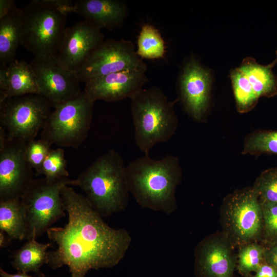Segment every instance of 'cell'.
<instances>
[{
  "instance_id": "obj_1",
  "label": "cell",
  "mask_w": 277,
  "mask_h": 277,
  "mask_svg": "<svg viewBox=\"0 0 277 277\" xmlns=\"http://www.w3.org/2000/svg\"><path fill=\"white\" fill-rule=\"evenodd\" d=\"M68 222L63 227H50L49 240L57 248L48 251L53 269L66 265L71 277H85L91 269L111 268L124 258L131 243L125 229L110 227L86 196L68 185L61 192Z\"/></svg>"
},
{
  "instance_id": "obj_2",
  "label": "cell",
  "mask_w": 277,
  "mask_h": 277,
  "mask_svg": "<svg viewBox=\"0 0 277 277\" xmlns=\"http://www.w3.org/2000/svg\"><path fill=\"white\" fill-rule=\"evenodd\" d=\"M126 175L129 192L141 207L167 214L176 210L175 190L181 176L176 157L155 160L144 154L126 166Z\"/></svg>"
},
{
  "instance_id": "obj_3",
  "label": "cell",
  "mask_w": 277,
  "mask_h": 277,
  "mask_svg": "<svg viewBox=\"0 0 277 277\" xmlns=\"http://www.w3.org/2000/svg\"><path fill=\"white\" fill-rule=\"evenodd\" d=\"M74 180L93 208L103 217L127 208L129 190L126 166L121 155L110 149L98 157Z\"/></svg>"
},
{
  "instance_id": "obj_4",
  "label": "cell",
  "mask_w": 277,
  "mask_h": 277,
  "mask_svg": "<svg viewBox=\"0 0 277 277\" xmlns=\"http://www.w3.org/2000/svg\"><path fill=\"white\" fill-rule=\"evenodd\" d=\"M135 142L148 155L156 144L168 141L177 125L173 105L157 87L142 89L131 99Z\"/></svg>"
},
{
  "instance_id": "obj_5",
  "label": "cell",
  "mask_w": 277,
  "mask_h": 277,
  "mask_svg": "<svg viewBox=\"0 0 277 277\" xmlns=\"http://www.w3.org/2000/svg\"><path fill=\"white\" fill-rule=\"evenodd\" d=\"M21 11L22 43L35 58H55L66 29L67 14L50 0H33Z\"/></svg>"
},
{
  "instance_id": "obj_6",
  "label": "cell",
  "mask_w": 277,
  "mask_h": 277,
  "mask_svg": "<svg viewBox=\"0 0 277 277\" xmlns=\"http://www.w3.org/2000/svg\"><path fill=\"white\" fill-rule=\"evenodd\" d=\"M220 214L221 231L235 248L251 242L261 243L263 213L253 187L235 191L226 197Z\"/></svg>"
},
{
  "instance_id": "obj_7",
  "label": "cell",
  "mask_w": 277,
  "mask_h": 277,
  "mask_svg": "<svg viewBox=\"0 0 277 277\" xmlns=\"http://www.w3.org/2000/svg\"><path fill=\"white\" fill-rule=\"evenodd\" d=\"M74 180L68 177L55 180L33 179L21 197L25 215L27 240H36L66 215L61 195L62 188L74 186Z\"/></svg>"
},
{
  "instance_id": "obj_8",
  "label": "cell",
  "mask_w": 277,
  "mask_h": 277,
  "mask_svg": "<svg viewBox=\"0 0 277 277\" xmlns=\"http://www.w3.org/2000/svg\"><path fill=\"white\" fill-rule=\"evenodd\" d=\"M93 103L83 91L77 97L56 105L44 123L41 138L61 148L77 147L88 135Z\"/></svg>"
},
{
  "instance_id": "obj_9",
  "label": "cell",
  "mask_w": 277,
  "mask_h": 277,
  "mask_svg": "<svg viewBox=\"0 0 277 277\" xmlns=\"http://www.w3.org/2000/svg\"><path fill=\"white\" fill-rule=\"evenodd\" d=\"M52 107L39 94L6 99L0 102V128L8 137L27 143L35 139Z\"/></svg>"
},
{
  "instance_id": "obj_10",
  "label": "cell",
  "mask_w": 277,
  "mask_h": 277,
  "mask_svg": "<svg viewBox=\"0 0 277 277\" xmlns=\"http://www.w3.org/2000/svg\"><path fill=\"white\" fill-rule=\"evenodd\" d=\"M134 44L125 39L104 40L75 72L81 82L130 69L146 68Z\"/></svg>"
},
{
  "instance_id": "obj_11",
  "label": "cell",
  "mask_w": 277,
  "mask_h": 277,
  "mask_svg": "<svg viewBox=\"0 0 277 277\" xmlns=\"http://www.w3.org/2000/svg\"><path fill=\"white\" fill-rule=\"evenodd\" d=\"M273 61L267 65L255 59L244 58L240 67L230 71L234 95L239 112L251 109L260 97H271L277 93V77L272 71Z\"/></svg>"
},
{
  "instance_id": "obj_12",
  "label": "cell",
  "mask_w": 277,
  "mask_h": 277,
  "mask_svg": "<svg viewBox=\"0 0 277 277\" xmlns=\"http://www.w3.org/2000/svg\"><path fill=\"white\" fill-rule=\"evenodd\" d=\"M26 143L8 137L0 128V202L20 199L33 180Z\"/></svg>"
},
{
  "instance_id": "obj_13",
  "label": "cell",
  "mask_w": 277,
  "mask_h": 277,
  "mask_svg": "<svg viewBox=\"0 0 277 277\" xmlns=\"http://www.w3.org/2000/svg\"><path fill=\"white\" fill-rule=\"evenodd\" d=\"M235 249L221 231L204 238L194 249L195 277H234L237 263Z\"/></svg>"
},
{
  "instance_id": "obj_14",
  "label": "cell",
  "mask_w": 277,
  "mask_h": 277,
  "mask_svg": "<svg viewBox=\"0 0 277 277\" xmlns=\"http://www.w3.org/2000/svg\"><path fill=\"white\" fill-rule=\"evenodd\" d=\"M30 64L36 75L41 94L53 108L83 92L76 73L61 66L55 58L34 57Z\"/></svg>"
},
{
  "instance_id": "obj_15",
  "label": "cell",
  "mask_w": 277,
  "mask_h": 277,
  "mask_svg": "<svg viewBox=\"0 0 277 277\" xmlns=\"http://www.w3.org/2000/svg\"><path fill=\"white\" fill-rule=\"evenodd\" d=\"M104 40L101 29L85 20L66 28L55 57L64 68L76 72Z\"/></svg>"
},
{
  "instance_id": "obj_16",
  "label": "cell",
  "mask_w": 277,
  "mask_h": 277,
  "mask_svg": "<svg viewBox=\"0 0 277 277\" xmlns=\"http://www.w3.org/2000/svg\"><path fill=\"white\" fill-rule=\"evenodd\" d=\"M180 99L187 111L201 121L209 104L211 76L208 70L194 57L185 63L179 78Z\"/></svg>"
},
{
  "instance_id": "obj_17",
  "label": "cell",
  "mask_w": 277,
  "mask_h": 277,
  "mask_svg": "<svg viewBox=\"0 0 277 277\" xmlns=\"http://www.w3.org/2000/svg\"><path fill=\"white\" fill-rule=\"evenodd\" d=\"M147 67L130 69L111 73L85 83L84 92L94 102H108L131 99L148 81Z\"/></svg>"
},
{
  "instance_id": "obj_18",
  "label": "cell",
  "mask_w": 277,
  "mask_h": 277,
  "mask_svg": "<svg viewBox=\"0 0 277 277\" xmlns=\"http://www.w3.org/2000/svg\"><path fill=\"white\" fill-rule=\"evenodd\" d=\"M73 12L101 30H112L122 27L128 9L121 0H77L74 2Z\"/></svg>"
},
{
  "instance_id": "obj_19",
  "label": "cell",
  "mask_w": 277,
  "mask_h": 277,
  "mask_svg": "<svg viewBox=\"0 0 277 277\" xmlns=\"http://www.w3.org/2000/svg\"><path fill=\"white\" fill-rule=\"evenodd\" d=\"M30 94H41L37 77L30 64L15 60L0 68V102Z\"/></svg>"
},
{
  "instance_id": "obj_20",
  "label": "cell",
  "mask_w": 277,
  "mask_h": 277,
  "mask_svg": "<svg viewBox=\"0 0 277 277\" xmlns=\"http://www.w3.org/2000/svg\"><path fill=\"white\" fill-rule=\"evenodd\" d=\"M21 9L16 7L0 18V68L15 60L18 47L22 43Z\"/></svg>"
},
{
  "instance_id": "obj_21",
  "label": "cell",
  "mask_w": 277,
  "mask_h": 277,
  "mask_svg": "<svg viewBox=\"0 0 277 277\" xmlns=\"http://www.w3.org/2000/svg\"><path fill=\"white\" fill-rule=\"evenodd\" d=\"M51 246V243L42 244L35 239L28 240L14 253L11 264L18 272H33L38 277H45L40 268L44 264H48L47 249Z\"/></svg>"
},
{
  "instance_id": "obj_22",
  "label": "cell",
  "mask_w": 277,
  "mask_h": 277,
  "mask_svg": "<svg viewBox=\"0 0 277 277\" xmlns=\"http://www.w3.org/2000/svg\"><path fill=\"white\" fill-rule=\"evenodd\" d=\"M0 230L10 241L26 239L25 211L21 198L0 202Z\"/></svg>"
},
{
  "instance_id": "obj_23",
  "label": "cell",
  "mask_w": 277,
  "mask_h": 277,
  "mask_svg": "<svg viewBox=\"0 0 277 277\" xmlns=\"http://www.w3.org/2000/svg\"><path fill=\"white\" fill-rule=\"evenodd\" d=\"M137 45V54L142 59H159L163 57L166 52L165 43L161 33L149 24L142 26Z\"/></svg>"
},
{
  "instance_id": "obj_24",
  "label": "cell",
  "mask_w": 277,
  "mask_h": 277,
  "mask_svg": "<svg viewBox=\"0 0 277 277\" xmlns=\"http://www.w3.org/2000/svg\"><path fill=\"white\" fill-rule=\"evenodd\" d=\"M238 249L236 269L243 277L251 275L265 262V246L261 243H247Z\"/></svg>"
},
{
  "instance_id": "obj_25",
  "label": "cell",
  "mask_w": 277,
  "mask_h": 277,
  "mask_svg": "<svg viewBox=\"0 0 277 277\" xmlns=\"http://www.w3.org/2000/svg\"><path fill=\"white\" fill-rule=\"evenodd\" d=\"M64 150L61 147L51 149L41 167L39 175L49 180L68 177Z\"/></svg>"
},
{
  "instance_id": "obj_26",
  "label": "cell",
  "mask_w": 277,
  "mask_h": 277,
  "mask_svg": "<svg viewBox=\"0 0 277 277\" xmlns=\"http://www.w3.org/2000/svg\"><path fill=\"white\" fill-rule=\"evenodd\" d=\"M263 213L261 243L265 246L277 244V204L260 202Z\"/></svg>"
},
{
  "instance_id": "obj_27",
  "label": "cell",
  "mask_w": 277,
  "mask_h": 277,
  "mask_svg": "<svg viewBox=\"0 0 277 277\" xmlns=\"http://www.w3.org/2000/svg\"><path fill=\"white\" fill-rule=\"evenodd\" d=\"M244 150L246 152L277 154V131L262 132L253 135L247 141Z\"/></svg>"
},
{
  "instance_id": "obj_28",
  "label": "cell",
  "mask_w": 277,
  "mask_h": 277,
  "mask_svg": "<svg viewBox=\"0 0 277 277\" xmlns=\"http://www.w3.org/2000/svg\"><path fill=\"white\" fill-rule=\"evenodd\" d=\"M253 187L260 202L277 204V170L267 171L263 173Z\"/></svg>"
},
{
  "instance_id": "obj_29",
  "label": "cell",
  "mask_w": 277,
  "mask_h": 277,
  "mask_svg": "<svg viewBox=\"0 0 277 277\" xmlns=\"http://www.w3.org/2000/svg\"><path fill=\"white\" fill-rule=\"evenodd\" d=\"M51 146L41 138L38 140L34 139L26 144V158L35 171L36 175H39L42 164L51 149Z\"/></svg>"
},
{
  "instance_id": "obj_30",
  "label": "cell",
  "mask_w": 277,
  "mask_h": 277,
  "mask_svg": "<svg viewBox=\"0 0 277 277\" xmlns=\"http://www.w3.org/2000/svg\"><path fill=\"white\" fill-rule=\"evenodd\" d=\"M248 277H277V269L264 262L253 273Z\"/></svg>"
},
{
  "instance_id": "obj_31",
  "label": "cell",
  "mask_w": 277,
  "mask_h": 277,
  "mask_svg": "<svg viewBox=\"0 0 277 277\" xmlns=\"http://www.w3.org/2000/svg\"><path fill=\"white\" fill-rule=\"evenodd\" d=\"M264 261L277 269V244L265 246Z\"/></svg>"
},
{
  "instance_id": "obj_32",
  "label": "cell",
  "mask_w": 277,
  "mask_h": 277,
  "mask_svg": "<svg viewBox=\"0 0 277 277\" xmlns=\"http://www.w3.org/2000/svg\"><path fill=\"white\" fill-rule=\"evenodd\" d=\"M12 0H0V18L4 17L16 8Z\"/></svg>"
},
{
  "instance_id": "obj_33",
  "label": "cell",
  "mask_w": 277,
  "mask_h": 277,
  "mask_svg": "<svg viewBox=\"0 0 277 277\" xmlns=\"http://www.w3.org/2000/svg\"><path fill=\"white\" fill-rule=\"evenodd\" d=\"M0 275L1 277H34L22 272H18L15 274H10L4 271L2 268H0Z\"/></svg>"
},
{
  "instance_id": "obj_34",
  "label": "cell",
  "mask_w": 277,
  "mask_h": 277,
  "mask_svg": "<svg viewBox=\"0 0 277 277\" xmlns=\"http://www.w3.org/2000/svg\"><path fill=\"white\" fill-rule=\"evenodd\" d=\"M10 241L8 237L5 235V232L0 231V247L2 248L5 247L7 243Z\"/></svg>"
},
{
  "instance_id": "obj_35",
  "label": "cell",
  "mask_w": 277,
  "mask_h": 277,
  "mask_svg": "<svg viewBox=\"0 0 277 277\" xmlns=\"http://www.w3.org/2000/svg\"><path fill=\"white\" fill-rule=\"evenodd\" d=\"M273 62L276 64H277V49L276 50V58L273 61Z\"/></svg>"
}]
</instances>
